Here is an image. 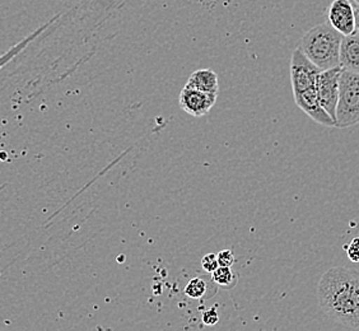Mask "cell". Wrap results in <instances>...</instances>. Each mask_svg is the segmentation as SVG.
<instances>
[{"label": "cell", "instance_id": "obj_1", "mask_svg": "<svg viewBox=\"0 0 359 331\" xmlns=\"http://www.w3.org/2000/svg\"><path fill=\"white\" fill-rule=\"evenodd\" d=\"M318 299L327 316L352 329H358V271L343 266L327 270L318 282Z\"/></svg>", "mask_w": 359, "mask_h": 331}, {"label": "cell", "instance_id": "obj_2", "mask_svg": "<svg viewBox=\"0 0 359 331\" xmlns=\"http://www.w3.org/2000/svg\"><path fill=\"white\" fill-rule=\"evenodd\" d=\"M343 37L330 23H321L302 36L298 48L318 69H332L340 67V45Z\"/></svg>", "mask_w": 359, "mask_h": 331}, {"label": "cell", "instance_id": "obj_3", "mask_svg": "<svg viewBox=\"0 0 359 331\" xmlns=\"http://www.w3.org/2000/svg\"><path fill=\"white\" fill-rule=\"evenodd\" d=\"M359 124V73L341 69L335 128L346 129Z\"/></svg>", "mask_w": 359, "mask_h": 331}, {"label": "cell", "instance_id": "obj_4", "mask_svg": "<svg viewBox=\"0 0 359 331\" xmlns=\"http://www.w3.org/2000/svg\"><path fill=\"white\" fill-rule=\"evenodd\" d=\"M320 72L321 70L299 48H296L290 59V82L293 95L315 87Z\"/></svg>", "mask_w": 359, "mask_h": 331}, {"label": "cell", "instance_id": "obj_5", "mask_svg": "<svg viewBox=\"0 0 359 331\" xmlns=\"http://www.w3.org/2000/svg\"><path fill=\"white\" fill-rule=\"evenodd\" d=\"M340 73H341L340 67L332 68V69L321 70L316 79V90H318L320 104L334 119V121L337 116V106H338Z\"/></svg>", "mask_w": 359, "mask_h": 331}, {"label": "cell", "instance_id": "obj_6", "mask_svg": "<svg viewBox=\"0 0 359 331\" xmlns=\"http://www.w3.org/2000/svg\"><path fill=\"white\" fill-rule=\"evenodd\" d=\"M218 93H208L185 86L180 92V107L194 118H201L207 115L217 102Z\"/></svg>", "mask_w": 359, "mask_h": 331}, {"label": "cell", "instance_id": "obj_7", "mask_svg": "<svg viewBox=\"0 0 359 331\" xmlns=\"http://www.w3.org/2000/svg\"><path fill=\"white\" fill-rule=\"evenodd\" d=\"M329 23L343 36L353 35L355 28V14L351 0H334L327 11Z\"/></svg>", "mask_w": 359, "mask_h": 331}, {"label": "cell", "instance_id": "obj_8", "mask_svg": "<svg viewBox=\"0 0 359 331\" xmlns=\"http://www.w3.org/2000/svg\"><path fill=\"white\" fill-rule=\"evenodd\" d=\"M293 97H294V101L298 107L304 111V114H307L313 121H316L318 124L324 125V126H329V128L335 126L334 119L325 111L324 107L320 104L316 86L309 88V90H302L299 93H294Z\"/></svg>", "mask_w": 359, "mask_h": 331}, {"label": "cell", "instance_id": "obj_9", "mask_svg": "<svg viewBox=\"0 0 359 331\" xmlns=\"http://www.w3.org/2000/svg\"><path fill=\"white\" fill-rule=\"evenodd\" d=\"M340 68L359 73V31L344 36L340 45Z\"/></svg>", "mask_w": 359, "mask_h": 331}, {"label": "cell", "instance_id": "obj_10", "mask_svg": "<svg viewBox=\"0 0 359 331\" xmlns=\"http://www.w3.org/2000/svg\"><path fill=\"white\" fill-rule=\"evenodd\" d=\"M187 84L195 90H203L208 93H218L219 90L218 76L210 69H199L194 72Z\"/></svg>", "mask_w": 359, "mask_h": 331}, {"label": "cell", "instance_id": "obj_11", "mask_svg": "<svg viewBox=\"0 0 359 331\" xmlns=\"http://www.w3.org/2000/svg\"><path fill=\"white\" fill-rule=\"evenodd\" d=\"M212 279L217 285L229 290L237 283V274L231 269V266H218L212 273Z\"/></svg>", "mask_w": 359, "mask_h": 331}, {"label": "cell", "instance_id": "obj_12", "mask_svg": "<svg viewBox=\"0 0 359 331\" xmlns=\"http://www.w3.org/2000/svg\"><path fill=\"white\" fill-rule=\"evenodd\" d=\"M185 295L191 299H203L207 296L208 283L203 278H193L185 287Z\"/></svg>", "mask_w": 359, "mask_h": 331}, {"label": "cell", "instance_id": "obj_13", "mask_svg": "<svg viewBox=\"0 0 359 331\" xmlns=\"http://www.w3.org/2000/svg\"><path fill=\"white\" fill-rule=\"evenodd\" d=\"M201 266L203 269L205 270L209 274H212L218 266H219V262L217 259L215 254H208L201 259Z\"/></svg>", "mask_w": 359, "mask_h": 331}, {"label": "cell", "instance_id": "obj_14", "mask_svg": "<svg viewBox=\"0 0 359 331\" xmlns=\"http://www.w3.org/2000/svg\"><path fill=\"white\" fill-rule=\"evenodd\" d=\"M217 259L219 262V266H232L235 264L236 259L233 252L231 250H223L217 254Z\"/></svg>", "mask_w": 359, "mask_h": 331}, {"label": "cell", "instance_id": "obj_15", "mask_svg": "<svg viewBox=\"0 0 359 331\" xmlns=\"http://www.w3.org/2000/svg\"><path fill=\"white\" fill-rule=\"evenodd\" d=\"M346 255L353 262H359V237L353 238L352 242L346 246Z\"/></svg>", "mask_w": 359, "mask_h": 331}, {"label": "cell", "instance_id": "obj_16", "mask_svg": "<svg viewBox=\"0 0 359 331\" xmlns=\"http://www.w3.org/2000/svg\"><path fill=\"white\" fill-rule=\"evenodd\" d=\"M203 324L207 325V326H213V325L218 324V312L215 311V309H210L207 310L203 313Z\"/></svg>", "mask_w": 359, "mask_h": 331}, {"label": "cell", "instance_id": "obj_17", "mask_svg": "<svg viewBox=\"0 0 359 331\" xmlns=\"http://www.w3.org/2000/svg\"><path fill=\"white\" fill-rule=\"evenodd\" d=\"M354 14H355V28L359 31V7L354 8Z\"/></svg>", "mask_w": 359, "mask_h": 331}, {"label": "cell", "instance_id": "obj_18", "mask_svg": "<svg viewBox=\"0 0 359 331\" xmlns=\"http://www.w3.org/2000/svg\"><path fill=\"white\" fill-rule=\"evenodd\" d=\"M354 4H357V7H359V0H352Z\"/></svg>", "mask_w": 359, "mask_h": 331}]
</instances>
